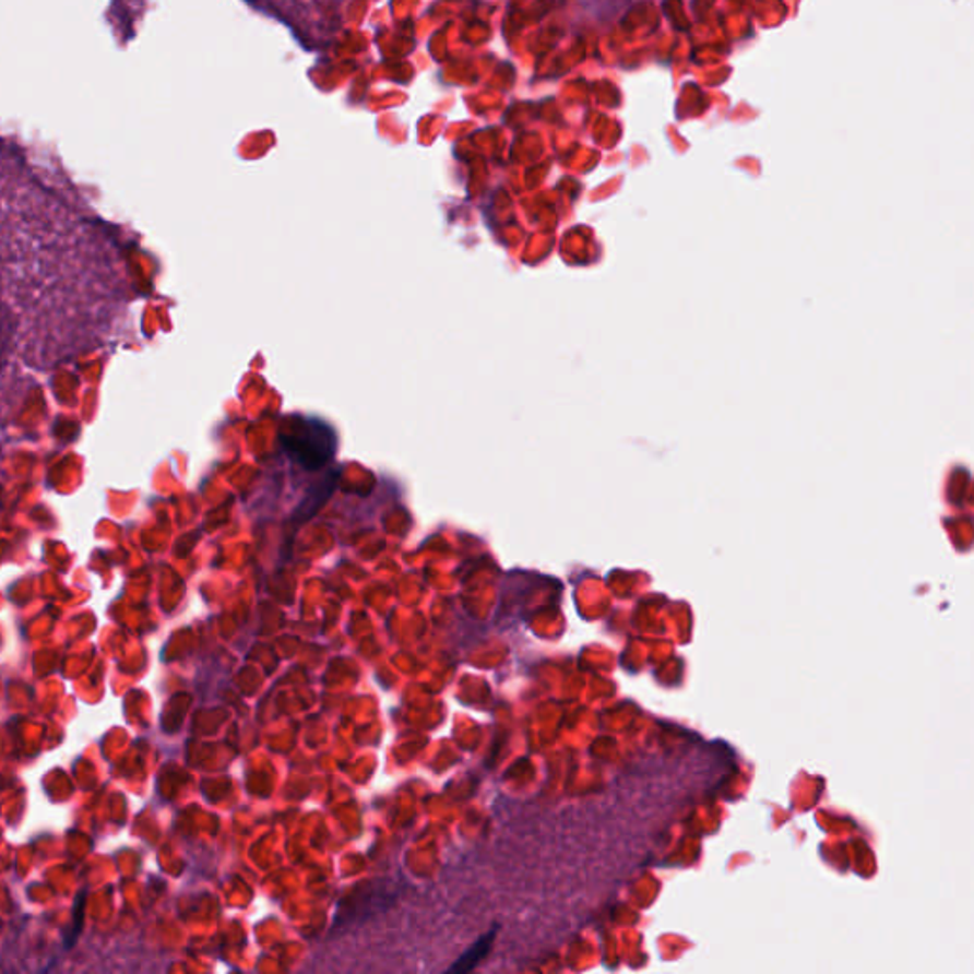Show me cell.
<instances>
[{
    "mask_svg": "<svg viewBox=\"0 0 974 974\" xmlns=\"http://www.w3.org/2000/svg\"><path fill=\"white\" fill-rule=\"evenodd\" d=\"M495 930H491L489 935L480 938L476 945L465 953V955H461V960L450 969L451 973H468V971H473L478 963H480L484 958H486L487 952L491 950V945H494Z\"/></svg>",
    "mask_w": 974,
    "mask_h": 974,
    "instance_id": "cell-2",
    "label": "cell"
},
{
    "mask_svg": "<svg viewBox=\"0 0 974 974\" xmlns=\"http://www.w3.org/2000/svg\"><path fill=\"white\" fill-rule=\"evenodd\" d=\"M284 446L292 458L304 468H320L333 458L335 438L325 425L317 421L299 423L292 435H284Z\"/></svg>",
    "mask_w": 974,
    "mask_h": 974,
    "instance_id": "cell-1",
    "label": "cell"
},
{
    "mask_svg": "<svg viewBox=\"0 0 974 974\" xmlns=\"http://www.w3.org/2000/svg\"><path fill=\"white\" fill-rule=\"evenodd\" d=\"M86 894H88V889H82L81 894L76 896V904H74V922L73 925H71V929H69V933L66 935L67 950L73 948L76 938L81 935L82 919H84V906H86Z\"/></svg>",
    "mask_w": 974,
    "mask_h": 974,
    "instance_id": "cell-3",
    "label": "cell"
}]
</instances>
